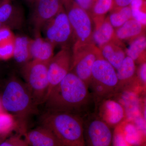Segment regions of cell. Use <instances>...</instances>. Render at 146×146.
Returning a JSON list of instances; mask_svg holds the SVG:
<instances>
[{
    "mask_svg": "<svg viewBox=\"0 0 146 146\" xmlns=\"http://www.w3.org/2000/svg\"><path fill=\"white\" fill-rule=\"evenodd\" d=\"M89 100L87 84L75 74L70 72L50 91L44 104L48 111H62L77 114Z\"/></svg>",
    "mask_w": 146,
    "mask_h": 146,
    "instance_id": "obj_1",
    "label": "cell"
},
{
    "mask_svg": "<svg viewBox=\"0 0 146 146\" xmlns=\"http://www.w3.org/2000/svg\"><path fill=\"white\" fill-rule=\"evenodd\" d=\"M41 124L50 129L62 146H86L83 122L78 114L62 111H48Z\"/></svg>",
    "mask_w": 146,
    "mask_h": 146,
    "instance_id": "obj_2",
    "label": "cell"
},
{
    "mask_svg": "<svg viewBox=\"0 0 146 146\" xmlns=\"http://www.w3.org/2000/svg\"><path fill=\"white\" fill-rule=\"evenodd\" d=\"M1 99L4 109L13 115L23 126L27 118L36 110L37 106L25 84L15 78L7 83Z\"/></svg>",
    "mask_w": 146,
    "mask_h": 146,
    "instance_id": "obj_3",
    "label": "cell"
},
{
    "mask_svg": "<svg viewBox=\"0 0 146 146\" xmlns=\"http://www.w3.org/2000/svg\"><path fill=\"white\" fill-rule=\"evenodd\" d=\"M49 62L33 60L26 63L23 68L25 84L36 106L44 103L48 96Z\"/></svg>",
    "mask_w": 146,
    "mask_h": 146,
    "instance_id": "obj_4",
    "label": "cell"
},
{
    "mask_svg": "<svg viewBox=\"0 0 146 146\" xmlns=\"http://www.w3.org/2000/svg\"><path fill=\"white\" fill-rule=\"evenodd\" d=\"M72 29L74 44H93V21L86 11L78 5L74 0L62 3Z\"/></svg>",
    "mask_w": 146,
    "mask_h": 146,
    "instance_id": "obj_5",
    "label": "cell"
},
{
    "mask_svg": "<svg viewBox=\"0 0 146 146\" xmlns=\"http://www.w3.org/2000/svg\"><path fill=\"white\" fill-rule=\"evenodd\" d=\"M102 56L100 49L94 44H74L72 52L70 72L87 85L91 81L94 62Z\"/></svg>",
    "mask_w": 146,
    "mask_h": 146,
    "instance_id": "obj_6",
    "label": "cell"
},
{
    "mask_svg": "<svg viewBox=\"0 0 146 146\" xmlns=\"http://www.w3.org/2000/svg\"><path fill=\"white\" fill-rule=\"evenodd\" d=\"M47 40L53 44L69 48V44L74 40L72 29L64 8L44 26Z\"/></svg>",
    "mask_w": 146,
    "mask_h": 146,
    "instance_id": "obj_7",
    "label": "cell"
},
{
    "mask_svg": "<svg viewBox=\"0 0 146 146\" xmlns=\"http://www.w3.org/2000/svg\"><path fill=\"white\" fill-rule=\"evenodd\" d=\"M72 62V52L68 47L62 48L50 60L48 65L49 90L48 96L52 89L60 83L70 72Z\"/></svg>",
    "mask_w": 146,
    "mask_h": 146,
    "instance_id": "obj_8",
    "label": "cell"
},
{
    "mask_svg": "<svg viewBox=\"0 0 146 146\" xmlns=\"http://www.w3.org/2000/svg\"><path fill=\"white\" fill-rule=\"evenodd\" d=\"M84 129L86 146L112 145V131L104 121L98 118L91 119Z\"/></svg>",
    "mask_w": 146,
    "mask_h": 146,
    "instance_id": "obj_9",
    "label": "cell"
},
{
    "mask_svg": "<svg viewBox=\"0 0 146 146\" xmlns=\"http://www.w3.org/2000/svg\"><path fill=\"white\" fill-rule=\"evenodd\" d=\"M91 82L94 85L101 86L105 91L114 89L119 84L115 69L102 56L94 62Z\"/></svg>",
    "mask_w": 146,
    "mask_h": 146,
    "instance_id": "obj_10",
    "label": "cell"
},
{
    "mask_svg": "<svg viewBox=\"0 0 146 146\" xmlns=\"http://www.w3.org/2000/svg\"><path fill=\"white\" fill-rule=\"evenodd\" d=\"M63 7L61 0H38L33 16L36 29L44 26Z\"/></svg>",
    "mask_w": 146,
    "mask_h": 146,
    "instance_id": "obj_11",
    "label": "cell"
},
{
    "mask_svg": "<svg viewBox=\"0 0 146 146\" xmlns=\"http://www.w3.org/2000/svg\"><path fill=\"white\" fill-rule=\"evenodd\" d=\"M24 134L29 146H62L52 131L44 126L25 132Z\"/></svg>",
    "mask_w": 146,
    "mask_h": 146,
    "instance_id": "obj_12",
    "label": "cell"
},
{
    "mask_svg": "<svg viewBox=\"0 0 146 146\" xmlns=\"http://www.w3.org/2000/svg\"><path fill=\"white\" fill-rule=\"evenodd\" d=\"M115 30L106 17L99 26L94 29L92 35L93 44L99 48L109 43H115L122 47V42L116 37Z\"/></svg>",
    "mask_w": 146,
    "mask_h": 146,
    "instance_id": "obj_13",
    "label": "cell"
},
{
    "mask_svg": "<svg viewBox=\"0 0 146 146\" xmlns=\"http://www.w3.org/2000/svg\"><path fill=\"white\" fill-rule=\"evenodd\" d=\"M54 46L47 39L37 36L31 40L29 51L31 58L33 60L49 62L54 56Z\"/></svg>",
    "mask_w": 146,
    "mask_h": 146,
    "instance_id": "obj_14",
    "label": "cell"
},
{
    "mask_svg": "<svg viewBox=\"0 0 146 146\" xmlns=\"http://www.w3.org/2000/svg\"><path fill=\"white\" fill-rule=\"evenodd\" d=\"M146 26L131 18L120 27L115 30L117 39L121 42L129 43L137 37L145 34Z\"/></svg>",
    "mask_w": 146,
    "mask_h": 146,
    "instance_id": "obj_15",
    "label": "cell"
},
{
    "mask_svg": "<svg viewBox=\"0 0 146 146\" xmlns=\"http://www.w3.org/2000/svg\"><path fill=\"white\" fill-rule=\"evenodd\" d=\"M99 49L102 57L116 70L119 68L127 56L122 46L115 43H108Z\"/></svg>",
    "mask_w": 146,
    "mask_h": 146,
    "instance_id": "obj_16",
    "label": "cell"
},
{
    "mask_svg": "<svg viewBox=\"0 0 146 146\" xmlns=\"http://www.w3.org/2000/svg\"><path fill=\"white\" fill-rule=\"evenodd\" d=\"M21 13L13 6L7 2L0 4V23L4 26L17 29L23 23Z\"/></svg>",
    "mask_w": 146,
    "mask_h": 146,
    "instance_id": "obj_17",
    "label": "cell"
},
{
    "mask_svg": "<svg viewBox=\"0 0 146 146\" xmlns=\"http://www.w3.org/2000/svg\"><path fill=\"white\" fill-rule=\"evenodd\" d=\"M113 5V0H94L89 13L95 24V28L104 21L106 15L111 11Z\"/></svg>",
    "mask_w": 146,
    "mask_h": 146,
    "instance_id": "obj_18",
    "label": "cell"
},
{
    "mask_svg": "<svg viewBox=\"0 0 146 146\" xmlns=\"http://www.w3.org/2000/svg\"><path fill=\"white\" fill-rule=\"evenodd\" d=\"M102 111L104 119L110 125L119 123L124 117V110L122 106L113 100L106 102L103 106Z\"/></svg>",
    "mask_w": 146,
    "mask_h": 146,
    "instance_id": "obj_19",
    "label": "cell"
},
{
    "mask_svg": "<svg viewBox=\"0 0 146 146\" xmlns=\"http://www.w3.org/2000/svg\"><path fill=\"white\" fill-rule=\"evenodd\" d=\"M146 50V35H143L129 42L125 52L127 56L134 62L142 63L145 62Z\"/></svg>",
    "mask_w": 146,
    "mask_h": 146,
    "instance_id": "obj_20",
    "label": "cell"
},
{
    "mask_svg": "<svg viewBox=\"0 0 146 146\" xmlns=\"http://www.w3.org/2000/svg\"><path fill=\"white\" fill-rule=\"evenodd\" d=\"M31 40L25 36H18L15 38L13 56L18 63H27L31 59L29 51Z\"/></svg>",
    "mask_w": 146,
    "mask_h": 146,
    "instance_id": "obj_21",
    "label": "cell"
},
{
    "mask_svg": "<svg viewBox=\"0 0 146 146\" xmlns=\"http://www.w3.org/2000/svg\"><path fill=\"white\" fill-rule=\"evenodd\" d=\"M110 12L108 18L112 27L116 29L121 26L127 21L133 18L129 6L115 7L112 8Z\"/></svg>",
    "mask_w": 146,
    "mask_h": 146,
    "instance_id": "obj_22",
    "label": "cell"
},
{
    "mask_svg": "<svg viewBox=\"0 0 146 146\" xmlns=\"http://www.w3.org/2000/svg\"><path fill=\"white\" fill-rule=\"evenodd\" d=\"M117 70L116 73L119 83L128 81L135 75L136 71L135 62L130 57L126 56Z\"/></svg>",
    "mask_w": 146,
    "mask_h": 146,
    "instance_id": "obj_23",
    "label": "cell"
},
{
    "mask_svg": "<svg viewBox=\"0 0 146 146\" xmlns=\"http://www.w3.org/2000/svg\"><path fill=\"white\" fill-rule=\"evenodd\" d=\"M19 125L18 120L12 114L4 112H0L1 137L6 138Z\"/></svg>",
    "mask_w": 146,
    "mask_h": 146,
    "instance_id": "obj_24",
    "label": "cell"
},
{
    "mask_svg": "<svg viewBox=\"0 0 146 146\" xmlns=\"http://www.w3.org/2000/svg\"><path fill=\"white\" fill-rule=\"evenodd\" d=\"M122 99L128 117L129 119H134L140 116L138 100L134 94L132 93H126L123 96Z\"/></svg>",
    "mask_w": 146,
    "mask_h": 146,
    "instance_id": "obj_25",
    "label": "cell"
},
{
    "mask_svg": "<svg viewBox=\"0 0 146 146\" xmlns=\"http://www.w3.org/2000/svg\"><path fill=\"white\" fill-rule=\"evenodd\" d=\"M123 133L126 141L131 146L140 145L143 142V136H145L136 126L131 123L126 125Z\"/></svg>",
    "mask_w": 146,
    "mask_h": 146,
    "instance_id": "obj_26",
    "label": "cell"
},
{
    "mask_svg": "<svg viewBox=\"0 0 146 146\" xmlns=\"http://www.w3.org/2000/svg\"><path fill=\"white\" fill-rule=\"evenodd\" d=\"M129 6L131 10L132 18L144 26H146V0H134Z\"/></svg>",
    "mask_w": 146,
    "mask_h": 146,
    "instance_id": "obj_27",
    "label": "cell"
},
{
    "mask_svg": "<svg viewBox=\"0 0 146 146\" xmlns=\"http://www.w3.org/2000/svg\"><path fill=\"white\" fill-rule=\"evenodd\" d=\"M14 39L0 44V58L7 59L13 56Z\"/></svg>",
    "mask_w": 146,
    "mask_h": 146,
    "instance_id": "obj_28",
    "label": "cell"
},
{
    "mask_svg": "<svg viewBox=\"0 0 146 146\" xmlns=\"http://www.w3.org/2000/svg\"><path fill=\"white\" fill-rule=\"evenodd\" d=\"M0 146H29L25 140L19 136H11L5 139L0 144Z\"/></svg>",
    "mask_w": 146,
    "mask_h": 146,
    "instance_id": "obj_29",
    "label": "cell"
},
{
    "mask_svg": "<svg viewBox=\"0 0 146 146\" xmlns=\"http://www.w3.org/2000/svg\"><path fill=\"white\" fill-rule=\"evenodd\" d=\"M113 146H131L126 141L123 133L117 132L113 136Z\"/></svg>",
    "mask_w": 146,
    "mask_h": 146,
    "instance_id": "obj_30",
    "label": "cell"
},
{
    "mask_svg": "<svg viewBox=\"0 0 146 146\" xmlns=\"http://www.w3.org/2000/svg\"><path fill=\"white\" fill-rule=\"evenodd\" d=\"M14 39L9 29L5 27L0 29V44Z\"/></svg>",
    "mask_w": 146,
    "mask_h": 146,
    "instance_id": "obj_31",
    "label": "cell"
},
{
    "mask_svg": "<svg viewBox=\"0 0 146 146\" xmlns=\"http://www.w3.org/2000/svg\"><path fill=\"white\" fill-rule=\"evenodd\" d=\"M74 1L78 5L89 13L94 0H74Z\"/></svg>",
    "mask_w": 146,
    "mask_h": 146,
    "instance_id": "obj_32",
    "label": "cell"
},
{
    "mask_svg": "<svg viewBox=\"0 0 146 146\" xmlns=\"http://www.w3.org/2000/svg\"><path fill=\"white\" fill-rule=\"evenodd\" d=\"M138 75L141 82L144 84H145L146 82V62L141 63L138 70Z\"/></svg>",
    "mask_w": 146,
    "mask_h": 146,
    "instance_id": "obj_33",
    "label": "cell"
},
{
    "mask_svg": "<svg viewBox=\"0 0 146 146\" xmlns=\"http://www.w3.org/2000/svg\"><path fill=\"white\" fill-rule=\"evenodd\" d=\"M114 5L113 8L122 7L129 6L134 0H113Z\"/></svg>",
    "mask_w": 146,
    "mask_h": 146,
    "instance_id": "obj_34",
    "label": "cell"
},
{
    "mask_svg": "<svg viewBox=\"0 0 146 146\" xmlns=\"http://www.w3.org/2000/svg\"><path fill=\"white\" fill-rule=\"evenodd\" d=\"M3 108L2 104L1 99H0V112H3Z\"/></svg>",
    "mask_w": 146,
    "mask_h": 146,
    "instance_id": "obj_35",
    "label": "cell"
},
{
    "mask_svg": "<svg viewBox=\"0 0 146 146\" xmlns=\"http://www.w3.org/2000/svg\"><path fill=\"white\" fill-rule=\"evenodd\" d=\"M5 139V138H3V137H1V136H0V144L2 142L4 141Z\"/></svg>",
    "mask_w": 146,
    "mask_h": 146,
    "instance_id": "obj_36",
    "label": "cell"
},
{
    "mask_svg": "<svg viewBox=\"0 0 146 146\" xmlns=\"http://www.w3.org/2000/svg\"><path fill=\"white\" fill-rule=\"evenodd\" d=\"M4 27H5L1 23H0V29Z\"/></svg>",
    "mask_w": 146,
    "mask_h": 146,
    "instance_id": "obj_37",
    "label": "cell"
},
{
    "mask_svg": "<svg viewBox=\"0 0 146 146\" xmlns=\"http://www.w3.org/2000/svg\"><path fill=\"white\" fill-rule=\"evenodd\" d=\"M66 1V0H61V2L62 3H63V2L65 1Z\"/></svg>",
    "mask_w": 146,
    "mask_h": 146,
    "instance_id": "obj_38",
    "label": "cell"
}]
</instances>
